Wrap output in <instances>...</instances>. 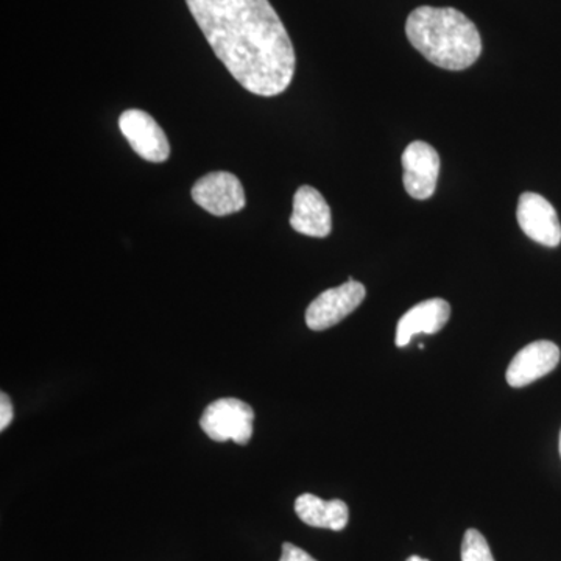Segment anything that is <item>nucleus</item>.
Masks as SVG:
<instances>
[{
	"instance_id": "f03ea898",
	"label": "nucleus",
	"mask_w": 561,
	"mask_h": 561,
	"mask_svg": "<svg viewBox=\"0 0 561 561\" xmlns=\"http://www.w3.org/2000/svg\"><path fill=\"white\" fill-rule=\"evenodd\" d=\"M405 35L432 65L446 70L471 68L482 54V38L470 18L456 9L419 7L409 14Z\"/></svg>"
},
{
	"instance_id": "423d86ee",
	"label": "nucleus",
	"mask_w": 561,
	"mask_h": 561,
	"mask_svg": "<svg viewBox=\"0 0 561 561\" xmlns=\"http://www.w3.org/2000/svg\"><path fill=\"white\" fill-rule=\"evenodd\" d=\"M119 128L131 149L142 160L164 162L171 157V144L158 122L142 110H127L122 113Z\"/></svg>"
},
{
	"instance_id": "f3484780",
	"label": "nucleus",
	"mask_w": 561,
	"mask_h": 561,
	"mask_svg": "<svg viewBox=\"0 0 561 561\" xmlns=\"http://www.w3.org/2000/svg\"><path fill=\"white\" fill-rule=\"evenodd\" d=\"M560 456H561V434H560Z\"/></svg>"
},
{
	"instance_id": "9d476101",
	"label": "nucleus",
	"mask_w": 561,
	"mask_h": 561,
	"mask_svg": "<svg viewBox=\"0 0 561 561\" xmlns=\"http://www.w3.org/2000/svg\"><path fill=\"white\" fill-rule=\"evenodd\" d=\"M290 227L309 238H328L332 231V214L323 195L312 186L295 192Z\"/></svg>"
},
{
	"instance_id": "dca6fc26",
	"label": "nucleus",
	"mask_w": 561,
	"mask_h": 561,
	"mask_svg": "<svg viewBox=\"0 0 561 561\" xmlns=\"http://www.w3.org/2000/svg\"><path fill=\"white\" fill-rule=\"evenodd\" d=\"M408 561H430V560L421 559V557H419V556H412V557H409Z\"/></svg>"
},
{
	"instance_id": "39448f33",
	"label": "nucleus",
	"mask_w": 561,
	"mask_h": 561,
	"mask_svg": "<svg viewBox=\"0 0 561 561\" xmlns=\"http://www.w3.org/2000/svg\"><path fill=\"white\" fill-rule=\"evenodd\" d=\"M191 194L201 208L217 217L239 213L247 205L241 180L230 172H210L202 176Z\"/></svg>"
},
{
	"instance_id": "2eb2a0df",
	"label": "nucleus",
	"mask_w": 561,
	"mask_h": 561,
	"mask_svg": "<svg viewBox=\"0 0 561 561\" xmlns=\"http://www.w3.org/2000/svg\"><path fill=\"white\" fill-rule=\"evenodd\" d=\"M279 561H317L313 557L309 556L308 552L302 551L298 546L291 545V542H284L283 556Z\"/></svg>"
},
{
	"instance_id": "4468645a",
	"label": "nucleus",
	"mask_w": 561,
	"mask_h": 561,
	"mask_svg": "<svg viewBox=\"0 0 561 561\" xmlns=\"http://www.w3.org/2000/svg\"><path fill=\"white\" fill-rule=\"evenodd\" d=\"M13 416L14 409L13 404H11L10 397L5 391H2V393H0V431L3 432L10 426Z\"/></svg>"
},
{
	"instance_id": "7ed1b4c3",
	"label": "nucleus",
	"mask_w": 561,
	"mask_h": 561,
	"mask_svg": "<svg viewBox=\"0 0 561 561\" xmlns=\"http://www.w3.org/2000/svg\"><path fill=\"white\" fill-rule=\"evenodd\" d=\"M254 411L238 398H221L210 402L201 419L203 432L214 442L232 440L249 445L253 437Z\"/></svg>"
},
{
	"instance_id": "f8f14e48",
	"label": "nucleus",
	"mask_w": 561,
	"mask_h": 561,
	"mask_svg": "<svg viewBox=\"0 0 561 561\" xmlns=\"http://www.w3.org/2000/svg\"><path fill=\"white\" fill-rule=\"evenodd\" d=\"M295 512L302 523L319 529L341 531L350 519L348 505L341 500L323 501L311 493L301 494L295 501Z\"/></svg>"
},
{
	"instance_id": "20e7f679",
	"label": "nucleus",
	"mask_w": 561,
	"mask_h": 561,
	"mask_svg": "<svg viewBox=\"0 0 561 561\" xmlns=\"http://www.w3.org/2000/svg\"><path fill=\"white\" fill-rule=\"evenodd\" d=\"M365 286L353 278L334 289L324 290L309 305L306 311V324L312 331H324L341 323L356 311L365 300Z\"/></svg>"
},
{
	"instance_id": "1a4fd4ad",
	"label": "nucleus",
	"mask_w": 561,
	"mask_h": 561,
	"mask_svg": "<svg viewBox=\"0 0 561 561\" xmlns=\"http://www.w3.org/2000/svg\"><path fill=\"white\" fill-rule=\"evenodd\" d=\"M560 362V348L553 342L538 341L524 346L507 368L508 386L513 389L529 386L542 376L556 370Z\"/></svg>"
},
{
	"instance_id": "6e6552de",
	"label": "nucleus",
	"mask_w": 561,
	"mask_h": 561,
	"mask_svg": "<svg viewBox=\"0 0 561 561\" xmlns=\"http://www.w3.org/2000/svg\"><path fill=\"white\" fill-rule=\"evenodd\" d=\"M519 228L524 234L541 245L556 249L561 243V225L551 203L535 192H524L518 202Z\"/></svg>"
},
{
	"instance_id": "ddd939ff",
	"label": "nucleus",
	"mask_w": 561,
	"mask_h": 561,
	"mask_svg": "<svg viewBox=\"0 0 561 561\" xmlns=\"http://www.w3.org/2000/svg\"><path fill=\"white\" fill-rule=\"evenodd\" d=\"M461 561H494L489 542L481 531L468 529L461 541Z\"/></svg>"
},
{
	"instance_id": "0eeeda50",
	"label": "nucleus",
	"mask_w": 561,
	"mask_h": 561,
	"mask_svg": "<svg viewBox=\"0 0 561 561\" xmlns=\"http://www.w3.org/2000/svg\"><path fill=\"white\" fill-rule=\"evenodd\" d=\"M402 181L404 190L415 201H427L437 190L440 175V157L437 150L423 140H415L402 153Z\"/></svg>"
},
{
	"instance_id": "f257e3e1",
	"label": "nucleus",
	"mask_w": 561,
	"mask_h": 561,
	"mask_svg": "<svg viewBox=\"0 0 561 561\" xmlns=\"http://www.w3.org/2000/svg\"><path fill=\"white\" fill-rule=\"evenodd\" d=\"M228 72L251 94L275 98L294 80L297 57L268 0H186Z\"/></svg>"
},
{
	"instance_id": "9b49d317",
	"label": "nucleus",
	"mask_w": 561,
	"mask_h": 561,
	"mask_svg": "<svg viewBox=\"0 0 561 561\" xmlns=\"http://www.w3.org/2000/svg\"><path fill=\"white\" fill-rule=\"evenodd\" d=\"M451 306L442 298H431L413 306L401 317L397 328V345L408 346L419 334H437L448 323Z\"/></svg>"
}]
</instances>
